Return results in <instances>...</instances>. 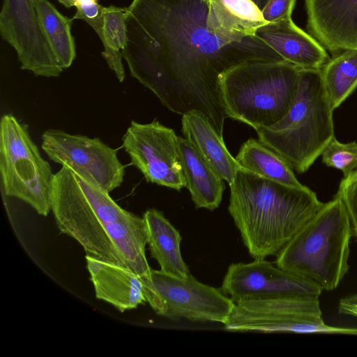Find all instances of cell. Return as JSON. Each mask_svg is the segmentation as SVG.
Wrapping results in <instances>:
<instances>
[{
    "label": "cell",
    "mask_w": 357,
    "mask_h": 357,
    "mask_svg": "<svg viewBox=\"0 0 357 357\" xmlns=\"http://www.w3.org/2000/svg\"><path fill=\"white\" fill-rule=\"evenodd\" d=\"M208 25L216 33L230 37L255 36L267 24L261 11L250 0H208Z\"/></svg>",
    "instance_id": "21"
},
{
    "label": "cell",
    "mask_w": 357,
    "mask_h": 357,
    "mask_svg": "<svg viewBox=\"0 0 357 357\" xmlns=\"http://www.w3.org/2000/svg\"><path fill=\"white\" fill-rule=\"evenodd\" d=\"M58 1L66 8L75 6L76 4V0H58Z\"/></svg>",
    "instance_id": "31"
},
{
    "label": "cell",
    "mask_w": 357,
    "mask_h": 357,
    "mask_svg": "<svg viewBox=\"0 0 357 357\" xmlns=\"http://www.w3.org/2000/svg\"><path fill=\"white\" fill-rule=\"evenodd\" d=\"M102 16V37L100 40L104 51L102 55L109 68L114 72L119 82H123L125 79V71L122 63L121 51L128 42L126 8L114 6L104 7Z\"/></svg>",
    "instance_id": "25"
},
{
    "label": "cell",
    "mask_w": 357,
    "mask_h": 357,
    "mask_svg": "<svg viewBox=\"0 0 357 357\" xmlns=\"http://www.w3.org/2000/svg\"><path fill=\"white\" fill-rule=\"evenodd\" d=\"M142 218L148 231L151 257L158 261L160 271L178 278L188 277L191 273L182 257L179 231L162 212L155 208L146 210Z\"/></svg>",
    "instance_id": "20"
},
{
    "label": "cell",
    "mask_w": 357,
    "mask_h": 357,
    "mask_svg": "<svg viewBox=\"0 0 357 357\" xmlns=\"http://www.w3.org/2000/svg\"><path fill=\"white\" fill-rule=\"evenodd\" d=\"M181 123L185 138L229 185L241 168L209 119L202 111L192 109L182 115Z\"/></svg>",
    "instance_id": "17"
},
{
    "label": "cell",
    "mask_w": 357,
    "mask_h": 357,
    "mask_svg": "<svg viewBox=\"0 0 357 357\" xmlns=\"http://www.w3.org/2000/svg\"><path fill=\"white\" fill-rule=\"evenodd\" d=\"M235 158L241 169L258 176L291 187L305 186L284 160L259 140L248 139Z\"/></svg>",
    "instance_id": "22"
},
{
    "label": "cell",
    "mask_w": 357,
    "mask_h": 357,
    "mask_svg": "<svg viewBox=\"0 0 357 357\" xmlns=\"http://www.w3.org/2000/svg\"><path fill=\"white\" fill-rule=\"evenodd\" d=\"M320 72L324 89L335 109L357 87V49L346 50L333 56Z\"/></svg>",
    "instance_id": "24"
},
{
    "label": "cell",
    "mask_w": 357,
    "mask_h": 357,
    "mask_svg": "<svg viewBox=\"0 0 357 357\" xmlns=\"http://www.w3.org/2000/svg\"><path fill=\"white\" fill-rule=\"evenodd\" d=\"M261 11L270 0H250Z\"/></svg>",
    "instance_id": "30"
},
{
    "label": "cell",
    "mask_w": 357,
    "mask_h": 357,
    "mask_svg": "<svg viewBox=\"0 0 357 357\" xmlns=\"http://www.w3.org/2000/svg\"><path fill=\"white\" fill-rule=\"evenodd\" d=\"M42 149L50 160L70 167L109 193L123 181L125 168L118 158L117 150L99 138L48 129L42 135Z\"/></svg>",
    "instance_id": "10"
},
{
    "label": "cell",
    "mask_w": 357,
    "mask_h": 357,
    "mask_svg": "<svg viewBox=\"0 0 357 357\" xmlns=\"http://www.w3.org/2000/svg\"><path fill=\"white\" fill-rule=\"evenodd\" d=\"M126 11L128 42L121 53L131 75L170 111H202L221 136L227 116L220 76L248 61L284 60L255 36L213 31L208 0H132Z\"/></svg>",
    "instance_id": "1"
},
{
    "label": "cell",
    "mask_w": 357,
    "mask_h": 357,
    "mask_svg": "<svg viewBox=\"0 0 357 357\" xmlns=\"http://www.w3.org/2000/svg\"><path fill=\"white\" fill-rule=\"evenodd\" d=\"M0 32L15 49L22 69L45 77H58L62 73L41 26L34 0H3Z\"/></svg>",
    "instance_id": "13"
},
{
    "label": "cell",
    "mask_w": 357,
    "mask_h": 357,
    "mask_svg": "<svg viewBox=\"0 0 357 357\" xmlns=\"http://www.w3.org/2000/svg\"><path fill=\"white\" fill-rule=\"evenodd\" d=\"M143 287L154 312L174 321L224 324L235 304L220 289L200 282L192 274L178 278L151 269V280Z\"/></svg>",
    "instance_id": "9"
},
{
    "label": "cell",
    "mask_w": 357,
    "mask_h": 357,
    "mask_svg": "<svg viewBox=\"0 0 357 357\" xmlns=\"http://www.w3.org/2000/svg\"><path fill=\"white\" fill-rule=\"evenodd\" d=\"M333 108L320 70H301L298 92L287 114L269 127L256 130L259 140L293 170H308L334 135Z\"/></svg>",
    "instance_id": "5"
},
{
    "label": "cell",
    "mask_w": 357,
    "mask_h": 357,
    "mask_svg": "<svg viewBox=\"0 0 357 357\" xmlns=\"http://www.w3.org/2000/svg\"><path fill=\"white\" fill-rule=\"evenodd\" d=\"M0 172L6 195L25 202L41 215L52 211L54 174L32 141L27 126L10 114L1 119Z\"/></svg>",
    "instance_id": "7"
},
{
    "label": "cell",
    "mask_w": 357,
    "mask_h": 357,
    "mask_svg": "<svg viewBox=\"0 0 357 357\" xmlns=\"http://www.w3.org/2000/svg\"><path fill=\"white\" fill-rule=\"evenodd\" d=\"M228 211L254 259L276 256L323 207L307 186L291 187L240 169Z\"/></svg>",
    "instance_id": "2"
},
{
    "label": "cell",
    "mask_w": 357,
    "mask_h": 357,
    "mask_svg": "<svg viewBox=\"0 0 357 357\" xmlns=\"http://www.w3.org/2000/svg\"><path fill=\"white\" fill-rule=\"evenodd\" d=\"M232 332L357 335V328L327 325L319 299L284 297L235 303L223 324Z\"/></svg>",
    "instance_id": "8"
},
{
    "label": "cell",
    "mask_w": 357,
    "mask_h": 357,
    "mask_svg": "<svg viewBox=\"0 0 357 357\" xmlns=\"http://www.w3.org/2000/svg\"><path fill=\"white\" fill-rule=\"evenodd\" d=\"M353 229L347 208L337 196L276 255L275 264L319 287L335 289L348 272Z\"/></svg>",
    "instance_id": "3"
},
{
    "label": "cell",
    "mask_w": 357,
    "mask_h": 357,
    "mask_svg": "<svg viewBox=\"0 0 357 357\" xmlns=\"http://www.w3.org/2000/svg\"><path fill=\"white\" fill-rule=\"evenodd\" d=\"M86 261L96 298L112 305L121 312L146 302L142 282L132 271L89 255Z\"/></svg>",
    "instance_id": "16"
},
{
    "label": "cell",
    "mask_w": 357,
    "mask_h": 357,
    "mask_svg": "<svg viewBox=\"0 0 357 357\" xmlns=\"http://www.w3.org/2000/svg\"><path fill=\"white\" fill-rule=\"evenodd\" d=\"M106 231L123 266L142 280H151L150 268L145 254L149 236L145 222L131 212L107 225Z\"/></svg>",
    "instance_id": "19"
},
{
    "label": "cell",
    "mask_w": 357,
    "mask_h": 357,
    "mask_svg": "<svg viewBox=\"0 0 357 357\" xmlns=\"http://www.w3.org/2000/svg\"><path fill=\"white\" fill-rule=\"evenodd\" d=\"M178 137L173 129L157 120L134 121L122 137L123 148L147 182L181 190L185 181L180 161Z\"/></svg>",
    "instance_id": "11"
},
{
    "label": "cell",
    "mask_w": 357,
    "mask_h": 357,
    "mask_svg": "<svg viewBox=\"0 0 357 357\" xmlns=\"http://www.w3.org/2000/svg\"><path fill=\"white\" fill-rule=\"evenodd\" d=\"M340 314L357 317V294L341 298L338 304Z\"/></svg>",
    "instance_id": "29"
},
{
    "label": "cell",
    "mask_w": 357,
    "mask_h": 357,
    "mask_svg": "<svg viewBox=\"0 0 357 357\" xmlns=\"http://www.w3.org/2000/svg\"><path fill=\"white\" fill-rule=\"evenodd\" d=\"M41 26L59 66L69 68L75 56V45L71 33L73 19L62 15L48 0H34Z\"/></svg>",
    "instance_id": "23"
},
{
    "label": "cell",
    "mask_w": 357,
    "mask_h": 357,
    "mask_svg": "<svg viewBox=\"0 0 357 357\" xmlns=\"http://www.w3.org/2000/svg\"><path fill=\"white\" fill-rule=\"evenodd\" d=\"M301 70L284 60H252L229 68L219 81L227 118L255 130L276 123L295 100Z\"/></svg>",
    "instance_id": "4"
},
{
    "label": "cell",
    "mask_w": 357,
    "mask_h": 357,
    "mask_svg": "<svg viewBox=\"0 0 357 357\" xmlns=\"http://www.w3.org/2000/svg\"><path fill=\"white\" fill-rule=\"evenodd\" d=\"M255 36L284 61L301 69L320 70L331 59L326 49L289 17L258 28Z\"/></svg>",
    "instance_id": "15"
},
{
    "label": "cell",
    "mask_w": 357,
    "mask_h": 357,
    "mask_svg": "<svg viewBox=\"0 0 357 357\" xmlns=\"http://www.w3.org/2000/svg\"><path fill=\"white\" fill-rule=\"evenodd\" d=\"M178 143L185 188L189 190L195 207L215 210L222 199L224 180L188 139L178 137Z\"/></svg>",
    "instance_id": "18"
},
{
    "label": "cell",
    "mask_w": 357,
    "mask_h": 357,
    "mask_svg": "<svg viewBox=\"0 0 357 357\" xmlns=\"http://www.w3.org/2000/svg\"><path fill=\"white\" fill-rule=\"evenodd\" d=\"M220 289L234 303L284 297L319 299L322 291L265 259L231 264Z\"/></svg>",
    "instance_id": "12"
},
{
    "label": "cell",
    "mask_w": 357,
    "mask_h": 357,
    "mask_svg": "<svg viewBox=\"0 0 357 357\" xmlns=\"http://www.w3.org/2000/svg\"><path fill=\"white\" fill-rule=\"evenodd\" d=\"M307 29L333 55L357 49V0H305Z\"/></svg>",
    "instance_id": "14"
},
{
    "label": "cell",
    "mask_w": 357,
    "mask_h": 357,
    "mask_svg": "<svg viewBox=\"0 0 357 357\" xmlns=\"http://www.w3.org/2000/svg\"><path fill=\"white\" fill-rule=\"evenodd\" d=\"M335 196L343 202L351 220L353 233L357 237V169L342 179Z\"/></svg>",
    "instance_id": "27"
},
{
    "label": "cell",
    "mask_w": 357,
    "mask_h": 357,
    "mask_svg": "<svg viewBox=\"0 0 357 357\" xmlns=\"http://www.w3.org/2000/svg\"><path fill=\"white\" fill-rule=\"evenodd\" d=\"M322 162L342 172L347 176L357 168V143H341L335 137L328 143L321 154Z\"/></svg>",
    "instance_id": "26"
},
{
    "label": "cell",
    "mask_w": 357,
    "mask_h": 357,
    "mask_svg": "<svg viewBox=\"0 0 357 357\" xmlns=\"http://www.w3.org/2000/svg\"><path fill=\"white\" fill-rule=\"evenodd\" d=\"M295 3L296 0H270L261 10L262 17L267 23L291 17Z\"/></svg>",
    "instance_id": "28"
},
{
    "label": "cell",
    "mask_w": 357,
    "mask_h": 357,
    "mask_svg": "<svg viewBox=\"0 0 357 357\" xmlns=\"http://www.w3.org/2000/svg\"><path fill=\"white\" fill-rule=\"evenodd\" d=\"M109 194L63 165L54 174L52 211L60 231L77 241L86 255L122 266L106 227L128 211Z\"/></svg>",
    "instance_id": "6"
}]
</instances>
